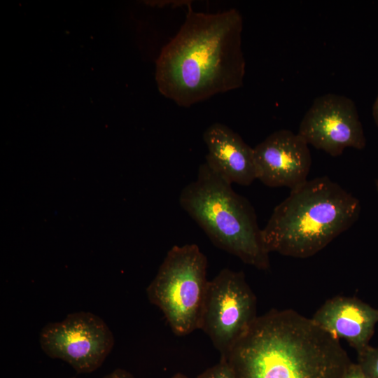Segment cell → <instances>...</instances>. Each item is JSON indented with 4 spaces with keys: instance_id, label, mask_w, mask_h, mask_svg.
Listing matches in <instances>:
<instances>
[{
    "instance_id": "obj_14",
    "label": "cell",
    "mask_w": 378,
    "mask_h": 378,
    "mask_svg": "<svg viewBox=\"0 0 378 378\" xmlns=\"http://www.w3.org/2000/svg\"><path fill=\"white\" fill-rule=\"evenodd\" d=\"M343 378H370L358 363H351L345 371Z\"/></svg>"
},
{
    "instance_id": "obj_18",
    "label": "cell",
    "mask_w": 378,
    "mask_h": 378,
    "mask_svg": "<svg viewBox=\"0 0 378 378\" xmlns=\"http://www.w3.org/2000/svg\"><path fill=\"white\" fill-rule=\"evenodd\" d=\"M376 188H377V192H378V178L376 181Z\"/></svg>"
},
{
    "instance_id": "obj_7",
    "label": "cell",
    "mask_w": 378,
    "mask_h": 378,
    "mask_svg": "<svg viewBox=\"0 0 378 378\" xmlns=\"http://www.w3.org/2000/svg\"><path fill=\"white\" fill-rule=\"evenodd\" d=\"M39 342L50 358L66 362L78 373H90L102 365L113 347L114 337L100 317L79 312L46 325Z\"/></svg>"
},
{
    "instance_id": "obj_12",
    "label": "cell",
    "mask_w": 378,
    "mask_h": 378,
    "mask_svg": "<svg viewBox=\"0 0 378 378\" xmlns=\"http://www.w3.org/2000/svg\"><path fill=\"white\" fill-rule=\"evenodd\" d=\"M358 354V362L370 378H378V347L370 345Z\"/></svg>"
},
{
    "instance_id": "obj_10",
    "label": "cell",
    "mask_w": 378,
    "mask_h": 378,
    "mask_svg": "<svg viewBox=\"0 0 378 378\" xmlns=\"http://www.w3.org/2000/svg\"><path fill=\"white\" fill-rule=\"evenodd\" d=\"M312 318L359 353L369 346L378 323V309L356 298L336 296L327 300Z\"/></svg>"
},
{
    "instance_id": "obj_4",
    "label": "cell",
    "mask_w": 378,
    "mask_h": 378,
    "mask_svg": "<svg viewBox=\"0 0 378 378\" xmlns=\"http://www.w3.org/2000/svg\"><path fill=\"white\" fill-rule=\"evenodd\" d=\"M179 204L216 246L258 269L270 267L253 206L206 162L182 189Z\"/></svg>"
},
{
    "instance_id": "obj_13",
    "label": "cell",
    "mask_w": 378,
    "mask_h": 378,
    "mask_svg": "<svg viewBox=\"0 0 378 378\" xmlns=\"http://www.w3.org/2000/svg\"><path fill=\"white\" fill-rule=\"evenodd\" d=\"M196 378H236V377L227 361L220 358L217 364L208 368Z\"/></svg>"
},
{
    "instance_id": "obj_9",
    "label": "cell",
    "mask_w": 378,
    "mask_h": 378,
    "mask_svg": "<svg viewBox=\"0 0 378 378\" xmlns=\"http://www.w3.org/2000/svg\"><path fill=\"white\" fill-rule=\"evenodd\" d=\"M257 179L290 190L307 181L312 158L307 143L288 130L275 131L253 148Z\"/></svg>"
},
{
    "instance_id": "obj_6",
    "label": "cell",
    "mask_w": 378,
    "mask_h": 378,
    "mask_svg": "<svg viewBox=\"0 0 378 378\" xmlns=\"http://www.w3.org/2000/svg\"><path fill=\"white\" fill-rule=\"evenodd\" d=\"M257 318L256 298L242 272L224 268L209 281L200 329L225 357Z\"/></svg>"
},
{
    "instance_id": "obj_2",
    "label": "cell",
    "mask_w": 378,
    "mask_h": 378,
    "mask_svg": "<svg viewBox=\"0 0 378 378\" xmlns=\"http://www.w3.org/2000/svg\"><path fill=\"white\" fill-rule=\"evenodd\" d=\"M221 358L236 378H343L351 363L339 339L291 309L257 316Z\"/></svg>"
},
{
    "instance_id": "obj_15",
    "label": "cell",
    "mask_w": 378,
    "mask_h": 378,
    "mask_svg": "<svg viewBox=\"0 0 378 378\" xmlns=\"http://www.w3.org/2000/svg\"><path fill=\"white\" fill-rule=\"evenodd\" d=\"M103 378H134L129 372L123 369H116L112 372L108 374Z\"/></svg>"
},
{
    "instance_id": "obj_5",
    "label": "cell",
    "mask_w": 378,
    "mask_h": 378,
    "mask_svg": "<svg viewBox=\"0 0 378 378\" xmlns=\"http://www.w3.org/2000/svg\"><path fill=\"white\" fill-rule=\"evenodd\" d=\"M206 270V257L197 244L176 245L147 288L150 302L162 311L177 335L200 329L209 283Z\"/></svg>"
},
{
    "instance_id": "obj_11",
    "label": "cell",
    "mask_w": 378,
    "mask_h": 378,
    "mask_svg": "<svg viewBox=\"0 0 378 378\" xmlns=\"http://www.w3.org/2000/svg\"><path fill=\"white\" fill-rule=\"evenodd\" d=\"M205 162L227 181L249 186L257 179L253 148L228 126L215 122L203 134Z\"/></svg>"
},
{
    "instance_id": "obj_8",
    "label": "cell",
    "mask_w": 378,
    "mask_h": 378,
    "mask_svg": "<svg viewBox=\"0 0 378 378\" xmlns=\"http://www.w3.org/2000/svg\"><path fill=\"white\" fill-rule=\"evenodd\" d=\"M298 134L318 150L332 157L346 148H365L366 139L354 102L327 93L316 97L303 116Z\"/></svg>"
},
{
    "instance_id": "obj_3",
    "label": "cell",
    "mask_w": 378,
    "mask_h": 378,
    "mask_svg": "<svg viewBox=\"0 0 378 378\" xmlns=\"http://www.w3.org/2000/svg\"><path fill=\"white\" fill-rule=\"evenodd\" d=\"M359 200L328 176L292 189L262 229L266 251L298 258L311 257L358 219Z\"/></svg>"
},
{
    "instance_id": "obj_16",
    "label": "cell",
    "mask_w": 378,
    "mask_h": 378,
    "mask_svg": "<svg viewBox=\"0 0 378 378\" xmlns=\"http://www.w3.org/2000/svg\"><path fill=\"white\" fill-rule=\"evenodd\" d=\"M372 115L375 124L378 127V94L372 107Z\"/></svg>"
},
{
    "instance_id": "obj_1",
    "label": "cell",
    "mask_w": 378,
    "mask_h": 378,
    "mask_svg": "<svg viewBox=\"0 0 378 378\" xmlns=\"http://www.w3.org/2000/svg\"><path fill=\"white\" fill-rule=\"evenodd\" d=\"M186 6L184 22L156 60L155 80L164 97L188 108L242 86L246 62L237 9L205 13Z\"/></svg>"
},
{
    "instance_id": "obj_17",
    "label": "cell",
    "mask_w": 378,
    "mask_h": 378,
    "mask_svg": "<svg viewBox=\"0 0 378 378\" xmlns=\"http://www.w3.org/2000/svg\"><path fill=\"white\" fill-rule=\"evenodd\" d=\"M172 378H188L183 374L177 373L174 375Z\"/></svg>"
}]
</instances>
